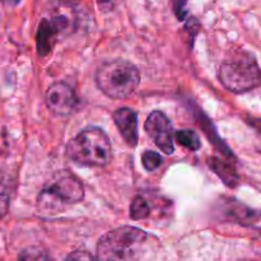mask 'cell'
I'll return each mask as SVG.
<instances>
[{
	"label": "cell",
	"instance_id": "obj_1",
	"mask_svg": "<svg viewBox=\"0 0 261 261\" xmlns=\"http://www.w3.org/2000/svg\"><path fill=\"white\" fill-rule=\"evenodd\" d=\"M148 233L138 227L122 226L107 232L97 244V261H138L143 255Z\"/></svg>",
	"mask_w": 261,
	"mask_h": 261
},
{
	"label": "cell",
	"instance_id": "obj_2",
	"mask_svg": "<svg viewBox=\"0 0 261 261\" xmlns=\"http://www.w3.org/2000/svg\"><path fill=\"white\" fill-rule=\"evenodd\" d=\"M66 155L79 166L102 167L111 162V142L99 127H88L68 143Z\"/></svg>",
	"mask_w": 261,
	"mask_h": 261
},
{
	"label": "cell",
	"instance_id": "obj_3",
	"mask_svg": "<svg viewBox=\"0 0 261 261\" xmlns=\"http://www.w3.org/2000/svg\"><path fill=\"white\" fill-rule=\"evenodd\" d=\"M218 76L224 88L244 93L261 83V70L251 54L244 50L232 51L219 66Z\"/></svg>",
	"mask_w": 261,
	"mask_h": 261
},
{
	"label": "cell",
	"instance_id": "obj_4",
	"mask_svg": "<svg viewBox=\"0 0 261 261\" xmlns=\"http://www.w3.org/2000/svg\"><path fill=\"white\" fill-rule=\"evenodd\" d=\"M140 73L137 66L126 60H112L102 64L96 73V84L105 96L124 99L137 91Z\"/></svg>",
	"mask_w": 261,
	"mask_h": 261
},
{
	"label": "cell",
	"instance_id": "obj_5",
	"mask_svg": "<svg viewBox=\"0 0 261 261\" xmlns=\"http://www.w3.org/2000/svg\"><path fill=\"white\" fill-rule=\"evenodd\" d=\"M84 199V186L75 176H60L47 185L37 198L38 214L45 217L60 213L65 205L76 204Z\"/></svg>",
	"mask_w": 261,
	"mask_h": 261
},
{
	"label": "cell",
	"instance_id": "obj_6",
	"mask_svg": "<svg viewBox=\"0 0 261 261\" xmlns=\"http://www.w3.org/2000/svg\"><path fill=\"white\" fill-rule=\"evenodd\" d=\"M144 129L148 137L154 142V144L166 154H172L173 147V133L172 124L167 115L162 111L150 112L144 124Z\"/></svg>",
	"mask_w": 261,
	"mask_h": 261
},
{
	"label": "cell",
	"instance_id": "obj_7",
	"mask_svg": "<svg viewBox=\"0 0 261 261\" xmlns=\"http://www.w3.org/2000/svg\"><path fill=\"white\" fill-rule=\"evenodd\" d=\"M46 105L53 114L58 116H69L75 111L78 98L70 86L63 82H56L46 92Z\"/></svg>",
	"mask_w": 261,
	"mask_h": 261
},
{
	"label": "cell",
	"instance_id": "obj_8",
	"mask_svg": "<svg viewBox=\"0 0 261 261\" xmlns=\"http://www.w3.org/2000/svg\"><path fill=\"white\" fill-rule=\"evenodd\" d=\"M68 27V19L63 15L54 19H42L38 24L37 36H36V47L40 56H47L53 50L58 35Z\"/></svg>",
	"mask_w": 261,
	"mask_h": 261
},
{
	"label": "cell",
	"instance_id": "obj_9",
	"mask_svg": "<svg viewBox=\"0 0 261 261\" xmlns=\"http://www.w3.org/2000/svg\"><path fill=\"white\" fill-rule=\"evenodd\" d=\"M114 121L125 142L132 147L138 144V114L129 107H121L114 112Z\"/></svg>",
	"mask_w": 261,
	"mask_h": 261
},
{
	"label": "cell",
	"instance_id": "obj_10",
	"mask_svg": "<svg viewBox=\"0 0 261 261\" xmlns=\"http://www.w3.org/2000/svg\"><path fill=\"white\" fill-rule=\"evenodd\" d=\"M228 212H229V216H231L232 218L241 222V223L244 224L255 223V222H257L260 219V214L257 213V212L251 211L250 208H247V206L242 205V204H239V203L231 204V205H229Z\"/></svg>",
	"mask_w": 261,
	"mask_h": 261
},
{
	"label": "cell",
	"instance_id": "obj_11",
	"mask_svg": "<svg viewBox=\"0 0 261 261\" xmlns=\"http://www.w3.org/2000/svg\"><path fill=\"white\" fill-rule=\"evenodd\" d=\"M209 166H211V168H213V170L216 171L217 175H218L219 177H221L222 180L227 184V185L233 186L234 184L237 182V180H239V177H237V175H236V171H234L231 166L226 165V163H223L222 161L217 160V158L211 160Z\"/></svg>",
	"mask_w": 261,
	"mask_h": 261
},
{
	"label": "cell",
	"instance_id": "obj_12",
	"mask_svg": "<svg viewBox=\"0 0 261 261\" xmlns=\"http://www.w3.org/2000/svg\"><path fill=\"white\" fill-rule=\"evenodd\" d=\"M176 140L178 144L189 150H199L201 148V142L199 135L191 129H182L176 133Z\"/></svg>",
	"mask_w": 261,
	"mask_h": 261
},
{
	"label": "cell",
	"instance_id": "obj_13",
	"mask_svg": "<svg viewBox=\"0 0 261 261\" xmlns=\"http://www.w3.org/2000/svg\"><path fill=\"white\" fill-rule=\"evenodd\" d=\"M150 216L149 201L142 195H138L130 205V217L134 221H142Z\"/></svg>",
	"mask_w": 261,
	"mask_h": 261
},
{
	"label": "cell",
	"instance_id": "obj_14",
	"mask_svg": "<svg viewBox=\"0 0 261 261\" xmlns=\"http://www.w3.org/2000/svg\"><path fill=\"white\" fill-rule=\"evenodd\" d=\"M18 261H54L50 255L40 246H31L19 254Z\"/></svg>",
	"mask_w": 261,
	"mask_h": 261
},
{
	"label": "cell",
	"instance_id": "obj_15",
	"mask_svg": "<svg viewBox=\"0 0 261 261\" xmlns=\"http://www.w3.org/2000/svg\"><path fill=\"white\" fill-rule=\"evenodd\" d=\"M162 157L157 152L153 150H145L142 154V163L147 171H154L162 165Z\"/></svg>",
	"mask_w": 261,
	"mask_h": 261
},
{
	"label": "cell",
	"instance_id": "obj_16",
	"mask_svg": "<svg viewBox=\"0 0 261 261\" xmlns=\"http://www.w3.org/2000/svg\"><path fill=\"white\" fill-rule=\"evenodd\" d=\"M9 201L10 198L8 189L0 182V219L7 216L8 211H9Z\"/></svg>",
	"mask_w": 261,
	"mask_h": 261
},
{
	"label": "cell",
	"instance_id": "obj_17",
	"mask_svg": "<svg viewBox=\"0 0 261 261\" xmlns=\"http://www.w3.org/2000/svg\"><path fill=\"white\" fill-rule=\"evenodd\" d=\"M65 261H97V259L89 252L78 250V251H73L71 254H69Z\"/></svg>",
	"mask_w": 261,
	"mask_h": 261
},
{
	"label": "cell",
	"instance_id": "obj_18",
	"mask_svg": "<svg viewBox=\"0 0 261 261\" xmlns=\"http://www.w3.org/2000/svg\"><path fill=\"white\" fill-rule=\"evenodd\" d=\"M186 3L188 0H173V9L180 20L185 19L186 17Z\"/></svg>",
	"mask_w": 261,
	"mask_h": 261
},
{
	"label": "cell",
	"instance_id": "obj_19",
	"mask_svg": "<svg viewBox=\"0 0 261 261\" xmlns=\"http://www.w3.org/2000/svg\"><path fill=\"white\" fill-rule=\"evenodd\" d=\"M115 2H116V0H97V4H98V8L102 12L106 13L114 9Z\"/></svg>",
	"mask_w": 261,
	"mask_h": 261
},
{
	"label": "cell",
	"instance_id": "obj_20",
	"mask_svg": "<svg viewBox=\"0 0 261 261\" xmlns=\"http://www.w3.org/2000/svg\"><path fill=\"white\" fill-rule=\"evenodd\" d=\"M249 122L251 126H254L257 132L261 133V119H251Z\"/></svg>",
	"mask_w": 261,
	"mask_h": 261
},
{
	"label": "cell",
	"instance_id": "obj_21",
	"mask_svg": "<svg viewBox=\"0 0 261 261\" xmlns=\"http://www.w3.org/2000/svg\"><path fill=\"white\" fill-rule=\"evenodd\" d=\"M4 4L7 5H10V7H15V5H18L20 3V0H2Z\"/></svg>",
	"mask_w": 261,
	"mask_h": 261
}]
</instances>
